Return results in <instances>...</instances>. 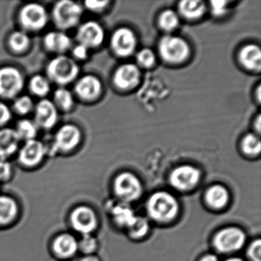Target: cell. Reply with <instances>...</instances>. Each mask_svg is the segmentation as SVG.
<instances>
[{
    "label": "cell",
    "mask_w": 261,
    "mask_h": 261,
    "mask_svg": "<svg viewBox=\"0 0 261 261\" xmlns=\"http://www.w3.org/2000/svg\"><path fill=\"white\" fill-rule=\"evenodd\" d=\"M115 192L123 201H135L142 193V186L138 178L129 172H124L117 177L115 181Z\"/></svg>",
    "instance_id": "obj_7"
},
{
    "label": "cell",
    "mask_w": 261,
    "mask_h": 261,
    "mask_svg": "<svg viewBox=\"0 0 261 261\" xmlns=\"http://www.w3.org/2000/svg\"><path fill=\"white\" fill-rule=\"evenodd\" d=\"M34 105L31 97L22 96L18 97L14 103V109L20 114H27L33 110Z\"/></svg>",
    "instance_id": "obj_33"
},
{
    "label": "cell",
    "mask_w": 261,
    "mask_h": 261,
    "mask_svg": "<svg viewBox=\"0 0 261 261\" xmlns=\"http://www.w3.org/2000/svg\"><path fill=\"white\" fill-rule=\"evenodd\" d=\"M200 172L191 166L177 168L170 175L171 184L178 190H189L196 186L199 181Z\"/></svg>",
    "instance_id": "obj_10"
},
{
    "label": "cell",
    "mask_w": 261,
    "mask_h": 261,
    "mask_svg": "<svg viewBox=\"0 0 261 261\" xmlns=\"http://www.w3.org/2000/svg\"><path fill=\"white\" fill-rule=\"evenodd\" d=\"M137 62L144 68H149L155 63V55L148 48L142 50L137 55Z\"/></svg>",
    "instance_id": "obj_34"
},
{
    "label": "cell",
    "mask_w": 261,
    "mask_h": 261,
    "mask_svg": "<svg viewBox=\"0 0 261 261\" xmlns=\"http://www.w3.org/2000/svg\"><path fill=\"white\" fill-rule=\"evenodd\" d=\"M137 45V39L134 33L128 29L117 30L111 39V46L116 54L126 57L132 54Z\"/></svg>",
    "instance_id": "obj_11"
},
{
    "label": "cell",
    "mask_w": 261,
    "mask_h": 261,
    "mask_svg": "<svg viewBox=\"0 0 261 261\" xmlns=\"http://www.w3.org/2000/svg\"><path fill=\"white\" fill-rule=\"evenodd\" d=\"M201 261H218V259H217L216 256H215V255L209 254L204 256L201 259Z\"/></svg>",
    "instance_id": "obj_42"
},
{
    "label": "cell",
    "mask_w": 261,
    "mask_h": 261,
    "mask_svg": "<svg viewBox=\"0 0 261 261\" xmlns=\"http://www.w3.org/2000/svg\"><path fill=\"white\" fill-rule=\"evenodd\" d=\"M44 45L48 51L56 53H63L69 49L71 40L69 36L63 32H51L45 35Z\"/></svg>",
    "instance_id": "obj_19"
},
{
    "label": "cell",
    "mask_w": 261,
    "mask_h": 261,
    "mask_svg": "<svg viewBox=\"0 0 261 261\" xmlns=\"http://www.w3.org/2000/svg\"><path fill=\"white\" fill-rule=\"evenodd\" d=\"M227 2L226 1H212L211 8H212V13L216 16L224 14L227 8Z\"/></svg>",
    "instance_id": "obj_37"
},
{
    "label": "cell",
    "mask_w": 261,
    "mask_h": 261,
    "mask_svg": "<svg viewBox=\"0 0 261 261\" xmlns=\"http://www.w3.org/2000/svg\"><path fill=\"white\" fill-rule=\"evenodd\" d=\"M71 222L74 229L84 233V235L89 234L97 225V220L94 212L85 207H79L73 212Z\"/></svg>",
    "instance_id": "obj_15"
},
{
    "label": "cell",
    "mask_w": 261,
    "mask_h": 261,
    "mask_svg": "<svg viewBox=\"0 0 261 261\" xmlns=\"http://www.w3.org/2000/svg\"><path fill=\"white\" fill-rule=\"evenodd\" d=\"M82 134L79 127L73 124H65L56 133L53 143L54 152H68L80 143Z\"/></svg>",
    "instance_id": "obj_8"
},
{
    "label": "cell",
    "mask_w": 261,
    "mask_h": 261,
    "mask_svg": "<svg viewBox=\"0 0 261 261\" xmlns=\"http://www.w3.org/2000/svg\"><path fill=\"white\" fill-rule=\"evenodd\" d=\"M75 91L81 98L91 100L98 97L100 94L101 84L94 76L86 75L77 82Z\"/></svg>",
    "instance_id": "obj_17"
},
{
    "label": "cell",
    "mask_w": 261,
    "mask_h": 261,
    "mask_svg": "<svg viewBox=\"0 0 261 261\" xmlns=\"http://www.w3.org/2000/svg\"><path fill=\"white\" fill-rule=\"evenodd\" d=\"M114 219L117 224L121 226H126L129 227L130 224L134 222L136 217L134 215V212L129 207H126V205L117 206L114 207L113 210Z\"/></svg>",
    "instance_id": "obj_26"
},
{
    "label": "cell",
    "mask_w": 261,
    "mask_h": 261,
    "mask_svg": "<svg viewBox=\"0 0 261 261\" xmlns=\"http://www.w3.org/2000/svg\"><path fill=\"white\" fill-rule=\"evenodd\" d=\"M79 72V66L73 59L61 56L55 58L47 66L49 80L57 85H66L72 82Z\"/></svg>",
    "instance_id": "obj_2"
},
{
    "label": "cell",
    "mask_w": 261,
    "mask_h": 261,
    "mask_svg": "<svg viewBox=\"0 0 261 261\" xmlns=\"http://www.w3.org/2000/svg\"><path fill=\"white\" fill-rule=\"evenodd\" d=\"M180 13L187 19H198L201 17L204 12V5L201 1L186 0L181 1L178 6Z\"/></svg>",
    "instance_id": "obj_23"
},
{
    "label": "cell",
    "mask_w": 261,
    "mask_h": 261,
    "mask_svg": "<svg viewBox=\"0 0 261 261\" xmlns=\"http://www.w3.org/2000/svg\"><path fill=\"white\" fill-rule=\"evenodd\" d=\"M82 13V6L72 1L63 0L53 7V21L60 30H69L79 23Z\"/></svg>",
    "instance_id": "obj_3"
},
{
    "label": "cell",
    "mask_w": 261,
    "mask_h": 261,
    "mask_svg": "<svg viewBox=\"0 0 261 261\" xmlns=\"http://www.w3.org/2000/svg\"><path fill=\"white\" fill-rule=\"evenodd\" d=\"M36 124L38 127L48 129L55 126L58 121L57 107L54 102L44 99L36 107Z\"/></svg>",
    "instance_id": "obj_13"
},
{
    "label": "cell",
    "mask_w": 261,
    "mask_h": 261,
    "mask_svg": "<svg viewBox=\"0 0 261 261\" xmlns=\"http://www.w3.org/2000/svg\"><path fill=\"white\" fill-rule=\"evenodd\" d=\"M261 243L259 240L254 241L248 250V254L253 261H261Z\"/></svg>",
    "instance_id": "obj_36"
},
{
    "label": "cell",
    "mask_w": 261,
    "mask_h": 261,
    "mask_svg": "<svg viewBox=\"0 0 261 261\" xmlns=\"http://www.w3.org/2000/svg\"><path fill=\"white\" fill-rule=\"evenodd\" d=\"M79 246L82 251L85 253H91L96 248L95 239L89 234L84 235Z\"/></svg>",
    "instance_id": "obj_35"
},
{
    "label": "cell",
    "mask_w": 261,
    "mask_h": 261,
    "mask_svg": "<svg viewBox=\"0 0 261 261\" xmlns=\"http://www.w3.org/2000/svg\"><path fill=\"white\" fill-rule=\"evenodd\" d=\"M12 114L7 105L0 101V126L6 124L11 119Z\"/></svg>",
    "instance_id": "obj_38"
},
{
    "label": "cell",
    "mask_w": 261,
    "mask_h": 261,
    "mask_svg": "<svg viewBox=\"0 0 261 261\" xmlns=\"http://www.w3.org/2000/svg\"><path fill=\"white\" fill-rule=\"evenodd\" d=\"M32 92L39 97L47 95L50 91V83L48 79L42 75H35L30 82Z\"/></svg>",
    "instance_id": "obj_28"
},
{
    "label": "cell",
    "mask_w": 261,
    "mask_h": 261,
    "mask_svg": "<svg viewBox=\"0 0 261 261\" xmlns=\"http://www.w3.org/2000/svg\"><path fill=\"white\" fill-rule=\"evenodd\" d=\"M108 4V1H87L85 3L87 8L92 11H100Z\"/></svg>",
    "instance_id": "obj_40"
},
{
    "label": "cell",
    "mask_w": 261,
    "mask_h": 261,
    "mask_svg": "<svg viewBox=\"0 0 261 261\" xmlns=\"http://www.w3.org/2000/svg\"><path fill=\"white\" fill-rule=\"evenodd\" d=\"M226 261H243L242 259H239V258H231V259H227Z\"/></svg>",
    "instance_id": "obj_45"
},
{
    "label": "cell",
    "mask_w": 261,
    "mask_h": 261,
    "mask_svg": "<svg viewBox=\"0 0 261 261\" xmlns=\"http://www.w3.org/2000/svg\"><path fill=\"white\" fill-rule=\"evenodd\" d=\"M129 233L135 238H140L144 236L149 230V224L145 218L136 217L134 222L129 227Z\"/></svg>",
    "instance_id": "obj_32"
},
{
    "label": "cell",
    "mask_w": 261,
    "mask_h": 261,
    "mask_svg": "<svg viewBox=\"0 0 261 261\" xmlns=\"http://www.w3.org/2000/svg\"><path fill=\"white\" fill-rule=\"evenodd\" d=\"M23 85V77L17 68L14 67L0 68V97L13 98L22 91Z\"/></svg>",
    "instance_id": "obj_6"
},
{
    "label": "cell",
    "mask_w": 261,
    "mask_h": 261,
    "mask_svg": "<svg viewBox=\"0 0 261 261\" xmlns=\"http://www.w3.org/2000/svg\"><path fill=\"white\" fill-rule=\"evenodd\" d=\"M103 29L95 22H87L79 27L77 39L79 44L87 48L98 46L103 40Z\"/></svg>",
    "instance_id": "obj_12"
},
{
    "label": "cell",
    "mask_w": 261,
    "mask_h": 261,
    "mask_svg": "<svg viewBox=\"0 0 261 261\" xmlns=\"http://www.w3.org/2000/svg\"><path fill=\"white\" fill-rule=\"evenodd\" d=\"M245 235L236 227H227L215 236V247L221 252H232L239 250L244 245Z\"/></svg>",
    "instance_id": "obj_9"
},
{
    "label": "cell",
    "mask_w": 261,
    "mask_h": 261,
    "mask_svg": "<svg viewBox=\"0 0 261 261\" xmlns=\"http://www.w3.org/2000/svg\"><path fill=\"white\" fill-rule=\"evenodd\" d=\"M161 57L172 63L181 62L187 59L189 48L186 41L176 36H168L163 38L159 45Z\"/></svg>",
    "instance_id": "obj_5"
},
{
    "label": "cell",
    "mask_w": 261,
    "mask_h": 261,
    "mask_svg": "<svg viewBox=\"0 0 261 261\" xmlns=\"http://www.w3.org/2000/svg\"><path fill=\"white\" fill-rule=\"evenodd\" d=\"M17 212L16 203L9 197L0 196V224H7L15 218Z\"/></svg>",
    "instance_id": "obj_24"
},
{
    "label": "cell",
    "mask_w": 261,
    "mask_h": 261,
    "mask_svg": "<svg viewBox=\"0 0 261 261\" xmlns=\"http://www.w3.org/2000/svg\"><path fill=\"white\" fill-rule=\"evenodd\" d=\"M38 128L35 122L30 120H22L18 123L16 131L20 140L30 141L35 140V137L37 135Z\"/></svg>",
    "instance_id": "obj_25"
},
{
    "label": "cell",
    "mask_w": 261,
    "mask_h": 261,
    "mask_svg": "<svg viewBox=\"0 0 261 261\" xmlns=\"http://www.w3.org/2000/svg\"><path fill=\"white\" fill-rule=\"evenodd\" d=\"M229 199L228 192L221 186H214L206 194L207 204L214 208H221L226 205Z\"/></svg>",
    "instance_id": "obj_21"
},
{
    "label": "cell",
    "mask_w": 261,
    "mask_h": 261,
    "mask_svg": "<svg viewBox=\"0 0 261 261\" xmlns=\"http://www.w3.org/2000/svg\"><path fill=\"white\" fill-rule=\"evenodd\" d=\"M77 248V241L71 235H62L55 241V250L62 257L72 256L75 253Z\"/></svg>",
    "instance_id": "obj_22"
},
{
    "label": "cell",
    "mask_w": 261,
    "mask_h": 261,
    "mask_svg": "<svg viewBox=\"0 0 261 261\" xmlns=\"http://www.w3.org/2000/svg\"><path fill=\"white\" fill-rule=\"evenodd\" d=\"M160 27L165 31H172L178 27V16L172 10H166V11L163 12L160 16Z\"/></svg>",
    "instance_id": "obj_30"
},
{
    "label": "cell",
    "mask_w": 261,
    "mask_h": 261,
    "mask_svg": "<svg viewBox=\"0 0 261 261\" xmlns=\"http://www.w3.org/2000/svg\"><path fill=\"white\" fill-rule=\"evenodd\" d=\"M242 149L245 153L249 155H256L260 152V140L253 134H248L242 142Z\"/></svg>",
    "instance_id": "obj_31"
},
{
    "label": "cell",
    "mask_w": 261,
    "mask_h": 261,
    "mask_svg": "<svg viewBox=\"0 0 261 261\" xmlns=\"http://www.w3.org/2000/svg\"><path fill=\"white\" fill-rule=\"evenodd\" d=\"M19 19L21 25L25 30L37 32L46 25L48 19V13L43 6L32 3L21 9Z\"/></svg>",
    "instance_id": "obj_4"
},
{
    "label": "cell",
    "mask_w": 261,
    "mask_h": 261,
    "mask_svg": "<svg viewBox=\"0 0 261 261\" xmlns=\"http://www.w3.org/2000/svg\"><path fill=\"white\" fill-rule=\"evenodd\" d=\"M19 139L16 129H6L0 130V158L6 160L14 154L19 147Z\"/></svg>",
    "instance_id": "obj_18"
},
{
    "label": "cell",
    "mask_w": 261,
    "mask_h": 261,
    "mask_svg": "<svg viewBox=\"0 0 261 261\" xmlns=\"http://www.w3.org/2000/svg\"><path fill=\"white\" fill-rule=\"evenodd\" d=\"M11 166L5 160H0V180L7 179L10 175Z\"/></svg>",
    "instance_id": "obj_39"
},
{
    "label": "cell",
    "mask_w": 261,
    "mask_h": 261,
    "mask_svg": "<svg viewBox=\"0 0 261 261\" xmlns=\"http://www.w3.org/2000/svg\"><path fill=\"white\" fill-rule=\"evenodd\" d=\"M140 81V71L132 64L122 65L116 71L114 82L121 89L134 88Z\"/></svg>",
    "instance_id": "obj_16"
},
{
    "label": "cell",
    "mask_w": 261,
    "mask_h": 261,
    "mask_svg": "<svg viewBox=\"0 0 261 261\" xmlns=\"http://www.w3.org/2000/svg\"><path fill=\"white\" fill-rule=\"evenodd\" d=\"M82 261H98V259L94 256H88V257L84 258Z\"/></svg>",
    "instance_id": "obj_44"
},
{
    "label": "cell",
    "mask_w": 261,
    "mask_h": 261,
    "mask_svg": "<svg viewBox=\"0 0 261 261\" xmlns=\"http://www.w3.org/2000/svg\"><path fill=\"white\" fill-rule=\"evenodd\" d=\"M55 105L61 109L68 111L74 105V98L71 91L65 88L56 90L54 94Z\"/></svg>",
    "instance_id": "obj_29"
},
{
    "label": "cell",
    "mask_w": 261,
    "mask_h": 261,
    "mask_svg": "<svg viewBox=\"0 0 261 261\" xmlns=\"http://www.w3.org/2000/svg\"><path fill=\"white\" fill-rule=\"evenodd\" d=\"M46 154V148L42 142L32 140L25 142L19 154L21 163L27 166L39 164Z\"/></svg>",
    "instance_id": "obj_14"
},
{
    "label": "cell",
    "mask_w": 261,
    "mask_h": 261,
    "mask_svg": "<svg viewBox=\"0 0 261 261\" xmlns=\"http://www.w3.org/2000/svg\"><path fill=\"white\" fill-rule=\"evenodd\" d=\"M30 39L28 35L22 31L14 32L9 39V45L13 51L22 53L30 46Z\"/></svg>",
    "instance_id": "obj_27"
},
{
    "label": "cell",
    "mask_w": 261,
    "mask_h": 261,
    "mask_svg": "<svg viewBox=\"0 0 261 261\" xmlns=\"http://www.w3.org/2000/svg\"><path fill=\"white\" fill-rule=\"evenodd\" d=\"M88 48H87L85 45H81V44L77 45L73 50L74 56L79 59H86L87 56H88Z\"/></svg>",
    "instance_id": "obj_41"
},
{
    "label": "cell",
    "mask_w": 261,
    "mask_h": 261,
    "mask_svg": "<svg viewBox=\"0 0 261 261\" xmlns=\"http://www.w3.org/2000/svg\"><path fill=\"white\" fill-rule=\"evenodd\" d=\"M149 215L158 221H169L176 216L178 203L173 196L167 192H157L152 195L147 203Z\"/></svg>",
    "instance_id": "obj_1"
},
{
    "label": "cell",
    "mask_w": 261,
    "mask_h": 261,
    "mask_svg": "<svg viewBox=\"0 0 261 261\" xmlns=\"http://www.w3.org/2000/svg\"><path fill=\"white\" fill-rule=\"evenodd\" d=\"M240 60L244 66L248 69L259 71L261 66L260 49L256 45H247L240 53Z\"/></svg>",
    "instance_id": "obj_20"
},
{
    "label": "cell",
    "mask_w": 261,
    "mask_h": 261,
    "mask_svg": "<svg viewBox=\"0 0 261 261\" xmlns=\"http://www.w3.org/2000/svg\"><path fill=\"white\" fill-rule=\"evenodd\" d=\"M256 129H257L258 132H259L260 131V117L259 116H258L257 120H256Z\"/></svg>",
    "instance_id": "obj_43"
}]
</instances>
